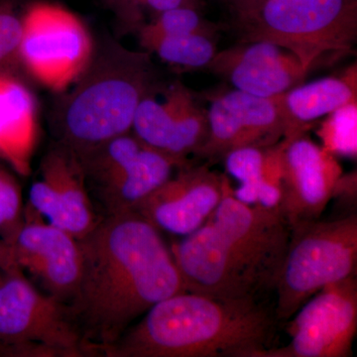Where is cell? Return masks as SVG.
<instances>
[{
    "label": "cell",
    "mask_w": 357,
    "mask_h": 357,
    "mask_svg": "<svg viewBox=\"0 0 357 357\" xmlns=\"http://www.w3.org/2000/svg\"><path fill=\"white\" fill-rule=\"evenodd\" d=\"M77 241L81 272L67 306L91 356L160 301L188 291L161 231L137 211L102 218Z\"/></svg>",
    "instance_id": "6da1fadb"
},
{
    "label": "cell",
    "mask_w": 357,
    "mask_h": 357,
    "mask_svg": "<svg viewBox=\"0 0 357 357\" xmlns=\"http://www.w3.org/2000/svg\"><path fill=\"white\" fill-rule=\"evenodd\" d=\"M290 236L282 211L241 203L225 177L210 218L170 250L190 292L259 301L274 289Z\"/></svg>",
    "instance_id": "7a4b0ae2"
},
{
    "label": "cell",
    "mask_w": 357,
    "mask_h": 357,
    "mask_svg": "<svg viewBox=\"0 0 357 357\" xmlns=\"http://www.w3.org/2000/svg\"><path fill=\"white\" fill-rule=\"evenodd\" d=\"M274 314L259 301L176 294L160 301L105 357H259L273 347Z\"/></svg>",
    "instance_id": "3957f363"
},
{
    "label": "cell",
    "mask_w": 357,
    "mask_h": 357,
    "mask_svg": "<svg viewBox=\"0 0 357 357\" xmlns=\"http://www.w3.org/2000/svg\"><path fill=\"white\" fill-rule=\"evenodd\" d=\"M160 82L148 52L130 50L114 40L96 45L88 67L52 105L55 143L79 156L131 132L141 100Z\"/></svg>",
    "instance_id": "277c9868"
},
{
    "label": "cell",
    "mask_w": 357,
    "mask_h": 357,
    "mask_svg": "<svg viewBox=\"0 0 357 357\" xmlns=\"http://www.w3.org/2000/svg\"><path fill=\"white\" fill-rule=\"evenodd\" d=\"M241 41H268L292 52L309 72L326 57L352 51L357 0H261L236 17Z\"/></svg>",
    "instance_id": "5b68a950"
},
{
    "label": "cell",
    "mask_w": 357,
    "mask_h": 357,
    "mask_svg": "<svg viewBox=\"0 0 357 357\" xmlns=\"http://www.w3.org/2000/svg\"><path fill=\"white\" fill-rule=\"evenodd\" d=\"M356 213L291 227L287 250L274 284L276 321H287L314 294L356 276Z\"/></svg>",
    "instance_id": "8992f818"
},
{
    "label": "cell",
    "mask_w": 357,
    "mask_h": 357,
    "mask_svg": "<svg viewBox=\"0 0 357 357\" xmlns=\"http://www.w3.org/2000/svg\"><path fill=\"white\" fill-rule=\"evenodd\" d=\"M0 356L91 357L69 307L20 270L0 277Z\"/></svg>",
    "instance_id": "52a82bcc"
},
{
    "label": "cell",
    "mask_w": 357,
    "mask_h": 357,
    "mask_svg": "<svg viewBox=\"0 0 357 357\" xmlns=\"http://www.w3.org/2000/svg\"><path fill=\"white\" fill-rule=\"evenodd\" d=\"M77 157L100 218L135 211L178 168L189 165L149 146L132 131Z\"/></svg>",
    "instance_id": "ba28073f"
},
{
    "label": "cell",
    "mask_w": 357,
    "mask_h": 357,
    "mask_svg": "<svg viewBox=\"0 0 357 357\" xmlns=\"http://www.w3.org/2000/svg\"><path fill=\"white\" fill-rule=\"evenodd\" d=\"M21 24L16 64L55 95L69 89L95 53L88 26L70 9L49 1L26 7Z\"/></svg>",
    "instance_id": "9c48e42d"
},
{
    "label": "cell",
    "mask_w": 357,
    "mask_h": 357,
    "mask_svg": "<svg viewBox=\"0 0 357 357\" xmlns=\"http://www.w3.org/2000/svg\"><path fill=\"white\" fill-rule=\"evenodd\" d=\"M290 340L259 357H349L357 332V279L330 284L288 319Z\"/></svg>",
    "instance_id": "30bf717a"
},
{
    "label": "cell",
    "mask_w": 357,
    "mask_h": 357,
    "mask_svg": "<svg viewBox=\"0 0 357 357\" xmlns=\"http://www.w3.org/2000/svg\"><path fill=\"white\" fill-rule=\"evenodd\" d=\"M79 241L39 218H25L13 238L0 241V269L20 270L42 292L68 304L81 272Z\"/></svg>",
    "instance_id": "8fae6325"
},
{
    "label": "cell",
    "mask_w": 357,
    "mask_h": 357,
    "mask_svg": "<svg viewBox=\"0 0 357 357\" xmlns=\"http://www.w3.org/2000/svg\"><path fill=\"white\" fill-rule=\"evenodd\" d=\"M39 218L83 238L100 222L76 155L54 142L40 162L25 204V218Z\"/></svg>",
    "instance_id": "7c38bea8"
},
{
    "label": "cell",
    "mask_w": 357,
    "mask_h": 357,
    "mask_svg": "<svg viewBox=\"0 0 357 357\" xmlns=\"http://www.w3.org/2000/svg\"><path fill=\"white\" fill-rule=\"evenodd\" d=\"M206 109L185 84H158L141 100L132 132L149 146L191 164L208 137Z\"/></svg>",
    "instance_id": "4fadbf2b"
},
{
    "label": "cell",
    "mask_w": 357,
    "mask_h": 357,
    "mask_svg": "<svg viewBox=\"0 0 357 357\" xmlns=\"http://www.w3.org/2000/svg\"><path fill=\"white\" fill-rule=\"evenodd\" d=\"M206 115L208 137L196 157L208 163L237 148L277 144L286 133L280 96L259 98L234 89L213 96Z\"/></svg>",
    "instance_id": "5bb4252c"
},
{
    "label": "cell",
    "mask_w": 357,
    "mask_h": 357,
    "mask_svg": "<svg viewBox=\"0 0 357 357\" xmlns=\"http://www.w3.org/2000/svg\"><path fill=\"white\" fill-rule=\"evenodd\" d=\"M283 201L281 211L291 227L319 220L342 175L335 155L306 132L283 138Z\"/></svg>",
    "instance_id": "9a60e30c"
},
{
    "label": "cell",
    "mask_w": 357,
    "mask_h": 357,
    "mask_svg": "<svg viewBox=\"0 0 357 357\" xmlns=\"http://www.w3.org/2000/svg\"><path fill=\"white\" fill-rule=\"evenodd\" d=\"M227 176L210 164L178 168L135 208L160 231L185 236L199 229L222 198Z\"/></svg>",
    "instance_id": "2e32d148"
},
{
    "label": "cell",
    "mask_w": 357,
    "mask_h": 357,
    "mask_svg": "<svg viewBox=\"0 0 357 357\" xmlns=\"http://www.w3.org/2000/svg\"><path fill=\"white\" fill-rule=\"evenodd\" d=\"M234 89L259 98H277L304 83L307 70L292 52L268 41H241L218 51L206 68Z\"/></svg>",
    "instance_id": "e0dca14e"
},
{
    "label": "cell",
    "mask_w": 357,
    "mask_h": 357,
    "mask_svg": "<svg viewBox=\"0 0 357 357\" xmlns=\"http://www.w3.org/2000/svg\"><path fill=\"white\" fill-rule=\"evenodd\" d=\"M39 130V107L32 89L16 75L0 70V160L28 175Z\"/></svg>",
    "instance_id": "ac0fdd59"
},
{
    "label": "cell",
    "mask_w": 357,
    "mask_h": 357,
    "mask_svg": "<svg viewBox=\"0 0 357 357\" xmlns=\"http://www.w3.org/2000/svg\"><path fill=\"white\" fill-rule=\"evenodd\" d=\"M283 139L271 146L237 148L223 156L225 170L238 181L234 197L248 206L281 211Z\"/></svg>",
    "instance_id": "d6986e66"
},
{
    "label": "cell",
    "mask_w": 357,
    "mask_h": 357,
    "mask_svg": "<svg viewBox=\"0 0 357 357\" xmlns=\"http://www.w3.org/2000/svg\"><path fill=\"white\" fill-rule=\"evenodd\" d=\"M356 66L344 74L303 83L280 96L286 121L284 138L305 133L314 121L356 103Z\"/></svg>",
    "instance_id": "ffe728a7"
},
{
    "label": "cell",
    "mask_w": 357,
    "mask_h": 357,
    "mask_svg": "<svg viewBox=\"0 0 357 357\" xmlns=\"http://www.w3.org/2000/svg\"><path fill=\"white\" fill-rule=\"evenodd\" d=\"M142 50L156 55L178 69L208 68L218 53L215 37L208 35H165L136 33Z\"/></svg>",
    "instance_id": "44dd1931"
},
{
    "label": "cell",
    "mask_w": 357,
    "mask_h": 357,
    "mask_svg": "<svg viewBox=\"0 0 357 357\" xmlns=\"http://www.w3.org/2000/svg\"><path fill=\"white\" fill-rule=\"evenodd\" d=\"M201 11L202 9L192 6H178L167 9L139 26L134 31V34L149 33L165 36L192 34L217 36L218 26L206 20L202 15Z\"/></svg>",
    "instance_id": "7402d4cb"
},
{
    "label": "cell",
    "mask_w": 357,
    "mask_h": 357,
    "mask_svg": "<svg viewBox=\"0 0 357 357\" xmlns=\"http://www.w3.org/2000/svg\"><path fill=\"white\" fill-rule=\"evenodd\" d=\"M25 220L22 189L16 173L0 160V241L7 243Z\"/></svg>",
    "instance_id": "603a6c76"
},
{
    "label": "cell",
    "mask_w": 357,
    "mask_h": 357,
    "mask_svg": "<svg viewBox=\"0 0 357 357\" xmlns=\"http://www.w3.org/2000/svg\"><path fill=\"white\" fill-rule=\"evenodd\" d=\"M114 14L117 20L128 31L134 33L153 16L167 9L192 6L202 9V0H98Z\"/></svg>",
    "instance_id": "cb8c5ba5"
},
{
    "label": "cell",
    "mask_w": 357,
    "mask_h": 357,
    "mask_svg": "<svg viewBox=\"0 0 357 357\" xmlns=\"http://www.w3.org/2000/svg\"><path fill=\"white\" fill-rule=\"evenodd\" d=\"M356 103L328 115L319 129L323 147L337 156L356 155Z\"/></svg>",
    "instance_id": "d4e9b609"
},
{
    "label": "cell",
    "mask_w": 357,
    "mask_h": 357,
    "mask_svg": "<svg viewBox=\"0 0 357 357\" xmlns=\"http://www.w3.org/2000/svg\"><path fill=\"white\" fill-rule=\"evenodd\" d=\"M21 15L16 0H0V70L15 58L22 27Z\"/></svg>",
    "instance_id": "484cf974"
},
{
    "label": "cell",
    "mask_w": 357,
    "mask_h": 357,
    "mask_svg": "<svg viewBox=\"0 0 357 357\" xmlns=\"http://www.w3.org/2000/svg\"><path fill=\"white\" fill-rule=\"evenodd\" d=\"M223 1L232 9L237 17L250 11L261 0H223Z\"/></svg>",
    "instance_id": "4316f807"
},
{
    "label": "cell",
    "mask_w": 357,
    "mask_h": 357,
    "mask_svg": "<svg viewBox=\"0 0 357 357\" xmlns=\"http://www.w3.org/2000/svg\"><path fill=\"white\" fill-rule=\"evenodd\" d=\"M0 277H1V269H0Z\"/></svg>",
    "instance_id": "83f0119b"
}]
</instances>
